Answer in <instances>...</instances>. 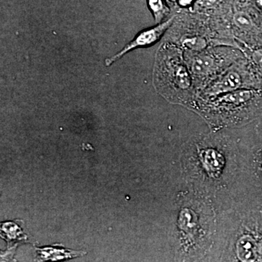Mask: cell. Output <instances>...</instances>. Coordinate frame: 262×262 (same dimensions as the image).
I'll return each mask as SVG.
<instances>
[{
  "instance_id": "obj_14",
  "label": "cell",
  "mask_w": 262,
  "mask_h": 262,
  "mask_svg": "<svg viewBox=\"0 0 262 262\" xmlns=\"http://www.w3.org/2000/svg\"><path fill=\"white\" fill-rule=\"evenodd\" d=\"M195 0H178V4L181 8H188L192 6Z\"/></svg>"
},
{
  "instance_id": "obj_11",
  "label": "cell",
  "mask_w": 262,
  "mask_h": 262,
  "mask_svg": "<svg viewBox=\"0 0 262 262\" xmlns=\"http://www.w3.org/2000/svg\"><path fill=\"white\" fill-rule=\"evenodd\" d=\"M150 10L152 12L155 22L160 24L170 13L168 5L164 0H147Z\"/></svg>"
},
{
  "instance_id": "obj_7",
  "label": "cell",
  "mask_w": 262,
  "mask_h": 262,
  "mask_svg": "<svg viewBox=\"0 0 262 262\" xmlns=\"http://www.w3.org/2000/svg\"><path fill=\"white\" fill-rule=\"evenodd\" d=\"M245 88H262V85L251 73L246 59L238 66L225 69L216 76L196 95L190 108L195 110L202 103L208 100Z\"/></svg>"
},
{
  "instance_id": "obj_4",
  "label": "cell",
  "mask_w": 262,
  "mask_h": 262,
  "mask_svg": "<svg viewBox=\"0 0 262 262\" xmlns=\"http://www.w3.org/2000/svg\"><path fill=\"white\" fill-rule=\"evenodd\" d=\"M194 111L206 120L211 130L246 126L262 114V88H245L220 95Z\"/></svg>"
},
{
  "instance_id": "obj_13",
  "label": "cell",
  "mask_w": 262,
  "mask_h": 262,
  "mask_svg": "<svg viewBox=\"0 0 262 262\" xmlns=\"http://www.w3.org/2000/svg\"><path fill=\"white\" fill-rule=\"evenodd\" d=\"M222 0H200V5L203 7H211L219 4Z\"/></svg>"
},
{
  "instance_id": "obj_5",
  "label": "cell",
  "mask_w": 262,
  "mask_h": 262,
  "mask_svg": "<svg viewBox=\"0 0 262 262\" xmlns=\"http://www.w3.org/2000/svg\"><path fill=\"white\" fill-rule=\"evenodd\" d=\"M163 55H160V76L167 83L160 88V92L172 103L184 105L190 108L196 98V90L192 84L189 72L182 53L177 48H165Z\"/></svg>"
},
{
  "instance_id": "obj_8",
  "label": "cell",
  "mask_w": 262,
  "mask_h": 262,
  "mask_svg": "<svg viewBox=\"0 0 262 262\" xmlns=\"http://www.w3.org/2000/svg\"><path fill=\"white\" fill-rule=\"evenodd\" d=\"M184 59L192 80L194 82H198L196 95L201 91L202 86L203 88L204 86L203 82H206V85L213 80V77L220 75L219 72L223 67L218 58L211 52H187Z\"/></svg>"
},
{
  "instance_id": "obj_10",
  "label": "cell",
  "mask_w": 262,
  "mask_h": 262,
  "mask_svg": "<svg viewBox=\"0 0 262 262\" xmlns=\"http://www.w3.org/2000/svg\"><path fill=\"white\" fill-rule=\"evenodd\" d=\"M244 50L248 68L262 85V45H245Z\"/></svg>"
},
{
  "instance_id": "obj_9",
  "label": "cell",
  "mask_w": 262,
  "mask_h": 262,
  "mask_svg": "<svg viewBox=\"0 0 262 262\" xmlns=\"http://www.w3.org/2000/svg\"><path fill=\"white\" fill-rule=\"evenodd\" d=\"M175 17H171L168 20L158 24L153 28L148 29L139 33L120 53H117L115 56L106 59V65L110 66L114 61L121 58L127 52L136 49V48L146 47V46H151L158 42L163 35L164 33L166 32L167 29L172 25Z\"/></svg>"
},
{
  "instance_id": "obj_2",
  "label": "cell",
  "mask_w": 262,
  "mask_h": 262,
  "mask_svg": "<svg viewBox=\"0 0 262 262\" xmlns=\"http://www.w3.org/2000/svg\"><path fill=\"white\" fill-rule=\"evenodd\" d=\"M206 261L262 262V189L237 185L217 207L214 242Z\"/></svg>"
},
{
  "instance_id": "obj_1",
  "label": "cell",
  "mask_w": 262,
  "mask_h": 262,
  "mask_svg": "<svg viewBox=\"0 0 262 262\" xmlns=\"http://www.w3.org/2000/svg\"><path fill=\"white\" fill-rule=\"evenodd\" d=\"M179 160L184 186L211 198L217 209L232 194L238 179L236 128L192 136L183 146Z\"/></svg>"
},
{
  "instance_id": "obj_3",
  "label": "cell",
  "mask_w": 262,
  "mask_h": 262,
  "mask_svg": "<svg viewBox=\"0 0 262 262\" xmlns=\"http://www.w3.org/2000/svg\"><path fill=\"white\" fill-rule=\"evenodd\" d=\"M172 241L177 261H206L214 242L217 209L208 196L184 186L176 198Z\"/></svg>"
},
{
  "instance_id": "obj_15",
  "label": "cell",
  "mask_w": 262,
  "mask_h": 262,
  "mask_svg": "<svg viewBox=\"0 0 262 262\" xmlns=\"http://www.w3.org/2000/svg\"><path fill=\"white\" fill-rule=\"evenodd\" d=\"M170 1L173 2V3H175V2H177L178 0H170Z\"/></svg>"
},
{
  "instance_id": "obj_6",
  "label": "cell",
  "mask_w": 262,
  "mask_h": 262,
  "mask_svg": "<svg viewBox=\"0 0 262 262\" xmlns=\"http://www.w3.org/2000/svg\"><path fill=\"white\" fill-rule=\"evenodd\" d=\"M239 149V174L236 185L262 189V136L253 123L236 128Z\"/></svg>"
},
{
  "instance_id": "obj_12",
  "label": "cell",
  "mask_w": 262,
  "mask_h": 262,
  "mask_svg": "<svg viewBox=\"0 0 262 262\" xmlns=\"http://www.w3.org/2000/svg\"><path fill=\"white\" fill-rule=\"evenodd\" d=\"M252 123L256 133H257L258 135L262 136V114L260 115L257 120H255Z\"/></svg>"
}]
</instances>
